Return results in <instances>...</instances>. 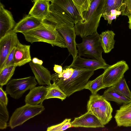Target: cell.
<instances>
[{"mask_svg":"<svg viewBox=\"0 0 131 131\" xmlns=\"http://www.w3.org/2000/svg\"><path fill=\"white\" fill-rule=\"evenodd\" d=\"M43 23L56 27H74L82 18L72 0H53Z\"/></svg>","mask_w":131,"mask_h":131,"instance_id":"cell-1","label":"cell"},{"mask_svg":"<svg viewBox=\"0 0 131 131\" xmlns=\"http://www.w3.org/2000/svg\"><path fill=\"white\" fill-rule=\"evenodd\" d=\"M106 0H90L88 10L84 12L82 19L73 27L76 35L81 38L97 32Z\"/></svg>","mask_w":131,"mask_h":131,"instance_id":"cell-2","label":"cell"},{"mask_svg":"<svg viewBox=\"0 0 131 131\" xmlns=\"http://www.w3.org/2000/svg\"><path fill=\"white\" fill-rule=\"evenodd\" d=\"M22 34L26 40L31 43L41 42L48 43L53 47L67 48L63 37L52 26L43 23L36 28Z\"/></svg>","mask_w":131,"mask_h":131,"instance_id":"cell-3","label":"cell"},{"mask_svg":"<svg viewBox=\"0 0 131 131\" xmlns=\"http://www.w3.org/2000/svg\"><path fill=\"white\" fill-rule=\"evenodd\" d=\"M74 70L71 76L64 81L55 82L67 96L85 89L90 78L94 70L83 68L73 67Z\"/></svg>","mask_w":131,"mask_h":131,"instance_id":"cell-4","label":"cell"},{"mask_svg":"<svg viewBox=\"0 0 131 131\" xmlns=\"http://www.w3.org/2000/svg\"><path fill=\"white\" fill-rule=\"evenodd\" d=\"M88 111L94 115L104 125L108 124L112 116L113 109L110 103L97 94L90 96L87 104Z\"/></svg>","mask_w":131,"mask_h":131,"instance_id":"cell-5","label":"cell"},{"mask_svg":"<svg viewBox=\"0 0 131 131\" xmlns=\"http://www.w3.org/2000/svg\"><path fill=\"white\" fill-rule=\"evenodd\" d=\"M82 38V42L77 43L78 56L97 59H103L102 53L104 51L101 37L97 32Z\"/></svg>","mask_w":131,"mask_h":131,"instance_id":"cell-6","label":"cell"},{"mask_svg":"<svg viewBox=\"0 0 131 131\" xmlns=\"http://www.w3.org/2000/svg\"><path fill=\"white\" fill-rule=\"evenodd\" d=\"M42 103L36 106L26 104L16 109L10 118L8 126L13 129L21 125L28 119L41 114L45 110Z\"/></svg>","mask_w":131,"mask_h":131,"instance_id":"cell-7","label":"cell"},{"mask_svg":"<svg viewBox=\"0 0 131 131\" xmlns=\"http://www.w3.org/2000/svg\"><path fill=\"white\" fill-rule=\"evenodd\" d=\"M34 77L10 80L6 85L5 91L15 99L21 97L27 91L30 90L37 84Z\"/></svg>","mask_w":131,"mask_h":131,"instance_id":"cell-8","label":"cell"},{"mask_svg":"<svg viewBox=\"0 0 131 131\" xmlns=\"http://www.w3.org/2000/svg\"><path fill=\"white\" fill-rule=\"evenodd\" d=\"M129 69L126 62L123 60L110 66L103 72V81L106 88L110 87L118 82Z\"/></svg>","mask_w":131,"mask_h":131,"instance_id":"cell-9","label":"cell"},{"mask_svg":"<svg viewBox=\"0 0 131 131\" xmlns=\"http://www.w3.org/2000/svg\"><path fill=\"white\" fill-rule=\"evenodd\" d=\"M19 41L16 33L13 30L0 39V68Z\"/></svg>","mask_w":131,"mask_h":131,"instance_id":"cell-10","label":"cell"},{"mask_svg":"<svg viewBox=\"0 0 131 131\" xmlns=\"http://www.w3.org/2000/svg\"><path fill=\"white\" fill-rule=\"evenodd\" d=\"M63 37L69 54L74 60L78 56V50L75 42L76 34L73 27L60 26L56 28Z\"/></svg>","mask_w":131,"mask_h":131,"instance_id":"cell-11","label":"cell"},{"mask_svg":"<svg viewBox=\"0 0 131 131\" xmlns=\"http://www.w3.org/2000/svg\"><path fill=\"white\" fill-rule=\"evenodd\" d=\"M72 127L86 128L104 127L98 118L90 111L82 115L74 118L71 122Z\"/></svg>","mask_w":131,"mask_h":131,"instance_id":"cell-12","label":"cell"},{"mask_svg":"<svg viewBox=\"0 0 131 131\" xmlns=\"http://www.w3.org/2000/svg\"><path fill=\"white\" fill-rule=\"evenodd\" d=\"M110 66L103 58L100 59H85L78 56L69 66L83 68L95 71L100 69L105 70Z\"/></svg>","mask_w":131,"mask_h":131,"instance_id":"cell-13","label":"cell"},{"mask_svg":"<svg viewBox=\"0 0 131 131\" xmlns=\"http://www.w3.org/2000/svg\"><path fill=\"white\" fill-rule=\"evenodd\" d=\"M15 23L11 12L0 3V39L13 29Z\"/></svg>","mask_w":131,"mask_h":131,"instance_id":"cell-14","label":"cell"},{"mask_svg":"<svg viewBox=\"0 0 131 131\" xmlns=\"http://www.w3.org/2000/svg\"><path fill=\"white\" fill-rule=\"evenodd\" d=\"M30 45H23L19 41L15 47L14 54V65L20 67L32 61Z\"/></svg>","mask_w":131,"mask_h":131,"instance_id":"cell-15","label":"cell"},{"mask_svg":"<svg viewBox=\"0 0 131 131\" xmlns=\"http://www.w3.org/2000/svg\"><path fill=\"white\" fill-rule=\"evenodd\" d=\"M43 23V20L28 15L17 23L13 30L16 33H22L36 28Z\"/></svg>","mask_w":131,"mask_h":131,"instance_id":"cell-16","label":"cell"},{"mask_svg":"<svg viewBox=\"0 0 131 131\" xmlns=\"http://www.w3.org/2000/svg\"><path fill=\"white\" fill-rule=\"evenodd\" d=\"M47 88L44 86L35 87L30 90L26 96L25 101L26 104L36 106L42 103L46 99Z\"/></svg>","mask_w":131,"mask_h":131,"instance_id":"cell-17","label":"cell"},{"mask_svg":"<svg viewBox=\"0 0 131 131\" xmlns=\"http://www.w3.org/2000/svg\"><path fill=\"white\" fill-rule=\"evenodd\" d=\"M29 64L39 84L49 86L52 79L50 71L42 65L34 64L32 62H29Z\"/></svg>","mask_w":131,"mask_h":131,"instance_id":"cell-18","label":"cell"},{"mask_svg":"<svg viewBox=\"0 0 131 131\" xmlns=\"http://www.w3.org/2000/svg\"><path fill=\"white\" fill-rule=\"evenodd\" d=\"M114 118L118 126L131 127V102L123 104L117 110Z\"/></svg>","mask_w":131,"mask_h":131,"instance_id":"cell-19","label":"cell"},{"mask_svg":"<svg viewBox=\"0 0 131 131\" xmlns=\"http://www.w3.org/2000/svg\"><path fill=\"white\" fill-rule=\"evenodd\" d=\"M34 4L29 15L43 20L49 13V1L34 0Z\"/></svg>","mask_w":131,"mask_h":131,"instance_id":"cell-20","label":"cell"},{"mask_svg":"<svg viewBox=\"0 0 131 131\" xmlns=\"http://www.w3.org/2000/svg\"><path fill=\"white\" fill-rule=\"evenodd\" d=\"M115 35L113 31L109 30L102 32L100 35L102 47L104 53H109L114 48Z\"/></svg>","mask_w":131,"mask_h":131,"instance_id":"cell-21","label":"cell"},{"mask_svg":"<svg viewBox=\"0 0 131 131\" xmlns=\"http://www.w3.org/2000/svg\"><path fill=\"white\" fill-rule=\"evenodd\" d=\"M102 97L106 100L115 102L120 104H127L131 102V99L107 89L105 91Z\"/></svg>","mask_w":131,"mask_h":131,"instance_id":"cell-22","label":"cell"},{"mask_svg":"<svg viewBox=\"0 0 131 131\" xmlns=\"http://www.w3.org/2000/svg\"><path fill=\"white\" fill-rule=\"evenodd\" d=\"M108 89L128 98L131 99V92L124 77L118 82Z\"/></svg>","mask_w":131,"mask_h":131,"instance_id":"cell-23","label":"cell"},{"mask_svg":"<svg viewBox=\"0 0 131 131\" xmlns=\"http://www.w3.org/2000/svg\"><path fill=\"white\" fill-rule=\"evenodd\" d=\"M47 91L46 99L57 98L61 99L62 101L65 100L67 96L59 86L56 83H53L47 87Z\"/></svg>","mask_w":131,"mask_h":131,"instance_id":"cell-24","label":"cell"},{"mask_svg":"<svg viewBox=\"0 0 131 131\" xmlns=\"http://www.w3.org/2000/svg\"><path fill=\"white\" fill-rule=\"evenodd\" d=\"M104 73L95 79L88 81L85 89L90 90L92 94H96L100 90L106 88L103 81Z\"/></svg>","mask_w":131,"mask_h":131,"instance_id":"cell-25","label":"cell"},{"mask_svg":"<svg viewBox=\"0 0 131 131\" xmlns=\"http://www.w3.org/2000/svg\"><path fill=\"white\" fill-rule=\"evenodd\" d=\"M16 67L15 65L8 66L0 70V85H6L14 73Z\"/></svg>","mask_w":131,"mask_h":131,"instance_id":"cell-26","label":"cell"},{"mask_svg":"<svg viewBox=\"0 0 131 131\" xmlns=\"http://www.w3.org/2000/svg\"><path fill=\"white\" fill-rule=\"evenodd\" d=\"M123 0H106L102 17L108 15L112 10L120 11Z\"/></svg>","mask_w":131,"mask_h":131,"instance_id":"cell-27","label":"cell"},{"mask_svg":"<svg viewBox=\"0 0 131 131\" xmlns=\"http://www.w3.org/2000/svg\"><path fill=\"white\" fill-rule=\"evenodd\" d=\"M74 70L73 67L66 66L63 68L60 74L56 73L52 75L51 80L53 82L58 81H64L70 78L72 75Z\"/></svg>","mask_w":131,"mask_h":131,"instance_id":"cell-28","label":"cell"},{"mask_svg":"<svg viewBox=\"0 0 131 131\" xmlns=\"http://www.w3.org/2000/svg\"><path fill=\"white\" fill-rule=\"evenodd\" d=\"M7 106L0 102V129L3 130L7 127V122L9 119V113Z\"/></svg>","mask_w":131,"mask_h":131,"instance_id":"cell-29","label":"cell"},{"mask_svg":"<svg viewBox=\"0 0 131 131\" xmlns=\"http://www.w3.org/2000/svg\"><path fill=\"white\" fill-rule=\"evenodd\" d=\"M71 119L66 118L61 123L48 127L47 131H62L72 127Z\"/></svg>","mask_w":131,"mask_h":131,"instance_id":"cell-30","label":"cell"},{"mask_svg":"<svg viewBox=\"0 0 131 131\" xmlns=\"http://www.w3.org/2000/svg\"><path fill=\"white\" fill-rule=\"evenodd\" d=\"M72 1L82 18L83 13L87 10L89 8L91 3L90 0H72Z\"/></svg>","mask_w":131,"mask_h":131,"instance_id":"cell-31","label":"cell"},{"mask_svg":"<svg viewBox=\"0 0 131 131\" xmlns=\"http://www.w3.org/2000/svg\"><path fill=\"white\" fill-rule=\"evenodd\" d=\"M120 11L122 15L131 16V0H123Z\"/></svg>","mask_w":131,"mask_h":131,"instance_id":"cell-32","label":"cell"},{"mask_svg":"<svg viewBox=\"0 0 131 131\" xmlns=\"http://www.w3.org/2000/svg\"><path fill=\"white\" fill-rule=\"evenodd\" d=\"M15 47L10 53L3 65L0 68V70L4 68L14 65V54Z\"/></svg>","mask_w":131,"mask_h":131,"instance_id":"cell-33","label":"cell"},{"mask_svg":"<svg viewBox=\"0 0 131 131\" xmlns=\"http://www.w3.org/2000/svg\"><path fill=\"white\" fill-rule=\"evenodd\" d=\"M7 94L6 91H4L2 87H0V102L2 103L7 106L8 100L7 96Z\"/></svg>","mask_w":131,"mask_h":131,"instance_id":"cell-34","label":"cell"},{"mask_svg":"<svg viewBox=\"0 0 131 131\" xmlns=\"http://www.w3.org/2000/svg\"><path fill=\"white\" fill-rule=\"evenodd\" d=\"M53 70L56 73L60 74L62 72L63 68L61 66L55 64L53 67Z\"/></svg>","mask_w":131,"mask_h":131,"instance_id":"cell-35","label":"cell"},{"mask_svg":"<svg viewBox=\"0 0 131 131\" xmlns=\"http://www.w3.org/2000/svg\"><path fill=\"white\" fill-rule=\"evenodd\" d=\"M32 62L34 64H38L40 65H42L43 63V61L42 60L36 57H34L32 58Z\"/></svg>","mask_w":131,"mask_h":131,"instance_id":"cell-36","label":"cell"},{"mask_svg":"<svg viewBox=\"0 0 131 131\" xmlns=\"http://www.w3.org/2000/svg\"><path fill=\"white\" fill-rule=\"evenodd\" d=\"M129 20L128 23L129 24V28L131 29V16L128 17Z\"/></svg>","mask_w":131,"mask_h":131,"instance_id":"cell-37","label":"cell"},{"mask_svg":"<svg viewBox=\"0 0 131 131\" xmlns=\"http://www.w3.org/2000/svg\"><path fill=\"white\" fill-rule=\"evenodd\" d=\"M43 0V1H51L53 0Z\"/></svg>","mask_w":131,"mask_h":131,"instance_id":"cell-38","label":"cell"}]
</instances>
